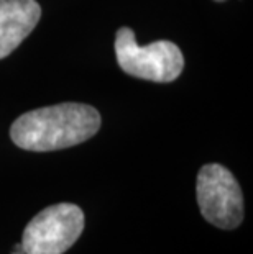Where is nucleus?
I'll return each mask as SVG.
<instances>
[{
    "mask_svg": "<svg viewBox=\"0 0 253 254\" xmlns=\"http://www.w3.org/2000/svg\"><path fill=\"white\" fill-rule=\"evenodd\" d=\"M10 254H25L23 248H21V243H18V245H15V248L12 250V253Z\"/></svg>",
    "mask_w": 253,
    "mask_h": 254,
    "instance_id": "6",
    "label": "nucleus"
},
{
    "mask_svg": "<svg viewBox=\"0 0 253 254\" xmlns=\"http://www.w3.org/2000/svg\"><path fill=\"white\" fill-rule=\"evenodd\" d=\"M41 17L36 0H0V59L21 45Z\"/></svg>",
    "mask_w": 253,
    "mask_h": 254,
    "instance_id": "5",
    "label": "nucleus"
},
{
    "mask_svg": "<svg viewBox=\"0 0 253 254\" xmlns=\"http://www.w3.org/2000/svg\"><path fill=\"white\" fill-rule=\"evenodd\" d=\"M84 225V212L78 205H51L26 225L21 235V248L25 254H64L76 245Z\"/></svg>",
    "mask_w": 253,
    "mask_h": 254,
    "instance_id": "3",
    "label": "nucleus"
},
{
    "mask_svg": "<svg viewBox=\"0 0 253 254\" xmlns=\"http://www.w3.org/2000/svg\"><path fill=\"white\" fill-rule=\"evenodd\" d=\"M115 56L123 72L153 82H173L184 69V56L173 41L160 40L138 46L135 33L128 26L117 31Z\"/></svg>",
    "mask_w": 253,
    "mask_h": 254,
    "instance_id": "2",
    "label": "nucleus"
},
{
    "mask_svg": "<svg viewBox=\"0 0 253 254\" xmlns=\"http://www.w3.org/2000/svg\"><path fill=\"white\" fill-rule=\"evenodd\" d=\"M196 195L204 220L215 228L235 230L244 221V193L234 174L222 164H206L201 167Z\"/></svg>",
    "mask_w": 253,
    "mask_h": 254,
    "instance_id": "4",
    "label": "nucleus"
},
{
    "mask_svg": "<svg viewBox=\"0 0 253 254\" xmlns=\"http://www.w3.org/2000/svg\"><path fill=\"white\" fill-rule=\"evenodd\" d=\"M100 128V113L90 105L66 102L20 115L10 127V138L25 151L66 149L92 138Z\"/></svg>",
    "mask_w": 253,
    "mask_h": 254,
    "instance_id": "1",
    "label": "nucleus"
},
{
    "mask_svg": "<svg viewBox=\"0 0 253 254\" xmlns=\"http://www.w3.org/2000/svg\"><path fill=\"white\" fill-rule=\"evenodd\" d=\"M215 2H225V0H215Z\"/></svg>",
    "mask_w": 253,
    "mask_h": 254,
    "instance_id": "7",
    "label": "nucleus"
}]
</instances>
